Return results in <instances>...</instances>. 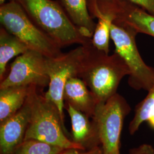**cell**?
Here are the masks:
<instances>
[{
    "instance_id": "6da1fadb",
    "label": "cell",
    "mask_w": 154,
    "mask_h": 154,
    "mask_svg": "<svg viewBox=\"0 0 154 154\" xmlns=\"http://www.w3.org/2000/svg\"><path fill=\"white\" fill-rule=\"evenodd\" d=\"M83 45L85 54L78 77L86 84L97 103H103L117 93L122 79L130 75V69L116 51L109 55L94 46L91 39Z\"/></svg>"
},
{
    "instance_id": "7a4b0ae2",
    "label": "cell",
    "mask_w": 154,
    "mask_h": 154,
    "mask_svg": "<svg viewBox=\"0 0 154 154\" xmlns=\"http://www.w3.org/2000/svg\"><path fill=\"white\" fill-rule=\"evenodd\" d=\"M35 86H29L26 100L30 109V119L24 140L35 139L59 146L65 149L83 150L82 145L66 137L62 128L63 123L57 107L46 98Z\"/></svg>"
},
{
    "instance_id": "3957f363",
    "label": "cell",
    "mask_w": 154,
    "mask_h": 154,
    "mask_svg": "<svg viewBox=\"0 0 154 154\" xmlns=\"http://www.w3.org/2000/svg\"><path fill=\"white\" fill-rule=\"evenodd\" d=\"M24 9L31 21L61 48L85 44L83 36L58 1L54 0H14Z\"/></svg>"
},
{
    "instance_id": "277c9868",
    "label": "cell",
    "mask_w": 154,
    "mask_h": 154,
    "mask_svg": "<svg viewBox=\"0 0 154 154\" xmlns=\"http://www.w3.org/2000/svg\"><path fill=\"white\" fill-rule=\"evenodd\" d=\"M0 22L1 26L20 39L29 49L48 58H57L63 54L61 47L31 21L16 1L9 0L1 5Z\"/></svg>"
},
{
    "instance_id": "5b68a950",
    "label": "cell",
    "mask_w": 154,
    "mask_h": 154,
    "mask_svg": "<svg viewBox=\"0 0 154 154\" xmlns=\"http://www.w3.org/2000/svg\"><path fill=\"white\" fill-rule=\"evenodd\" d=\"M138 34L135 29L124 23L112 22L111 26L110 36L115 51L130 69L129 86L136 90L149 91L154 86V68L144 62L138 51L136 42Z\"/></svg>"
},
{
    "instance_id": "8992f818",
    "label": "cell",
    "mask_w": 154,
    "mask_h": 154,
    "mask_svg": "<svg viewBox=\"0 0 154 154\" xmlns=\"http://www.w3.org/2000/svg\"><path fill=\"white\" fill-rule=\"evenodd\" d=\"M131 107L126 100L116 93L103 103H98L93 114L94 126L103 154H121L120 140L125 118Z\"/></svg>"
},
{
    "instance_id": "52a82bcc",
    "label": "cell",
    "mask_w": 154,
    "mask_h": 154,
    "mask_svg": "<svg viewBox=\"0 0 154 154\" xmlns=\"http://www.w3.org/2000/svg\"><path fill=\"white\" fill-rule=\"evenodd\" d=\"M85 54V48L83 45H81L58 57L47 58V71L50 83L45 97L56 106L63 123L65 86L69 78L78 77Z\"/></svg>"
},
{
    "instance_id": "ba28073f",
    "label": "cell",
    "mask_w": 154,
    "mask_h": 154,
    "mask_svg": "<svg viewBox=\"0 0 154 154\" xmlns=\"http://www.w3.org/2000/svg\"><path fill=\"white\" fill-rule=\"evenodd\" d=\"M89 11H97L110 17L112 22L126 24L154 37V16L129 0H88Z\"/></svg>"
},
{
    "instance_id": "9c48e42d",
    "label": "cell",
    "mask_w": 154,
    "mask_h": 154,
    "mask_svg": "<svg viewBox=\"0 0 154 154\" xmlns=\"http://www.w3.org/2000/svg\"><path fill=\"white\" fill-rule=\"evenodd\" d=\"M47 58L30 49L17 56L11 65L9 74L1 81L0 88L15 86H35L39 88L49 86Z\"/></svg>"
},
{
    "instance_id": "30bf717a",
    "label": "cell",
    "mask_w": 154,
    "mask_h": 154,
    "mask_svg": "<svg viewBox=\"0 0 154 154\" xmlns=\"http://www.w3.org/2000/svg\"><path fill=\"white\" fill-rule=\"evenodd\" d=\"M30 119L26 101L15 114L1 123L0 149L1 154H13L24 140Z\"/></svg>"
},
{
    "instance_id": "8fae6325",
    "label": "cell",
    "mask_w": 154,
    "mask_h": 154,
    "mask_svg": "<svg viewBox=\"0 0 154 154\" xmlns=\"http://www.w3.org/2000/svg\"><path fill=\"white\" fill-rule=\"evenodd\" d=\"M63 100L76 110L86 115L93 116L97 102L93 94L82 79L69 78L65 86Z\"/></svg>"
},
{
    "instance_id": "7c38bea8",
    "label": "cell",
    "mask_w": 154,
    "mask_h": 154,
    "mask_svg": "<svg viewBox=\"0 0 154 154\" xmlns=\"http://www.w3.org/2000/svg\"><path fill=\"white\" fill-rule=\"evenodd\" d=\"M83 36L92 38L97 23L88 11V0H57Z\"/></svg>"
},
{
    "instance_id": "4fadbf2b",
    "label": "cell",
    "mask_w": 154,
    "mask_h": 154,
    "mask_svg": "<svg viewBox=\"0 0 154 154\" xmlns=\"http://www.w3.org/2000/svg\"><path fill=\"white\" fill-rule=\"evenodd\" d=\"M29 87L15 86L0 88V122L15 114L25 104Z\"/></svg>"
},
{
    "instance_id": "5bb4252c",
    "label": "cell",
    "mask_w": 154,
    "mask_h": 154,
    "mask_svg": "<svg viewBox=\"0 0 154 154\" xmlns=\"http://www.w3.org/2000/svg\"><path fill=\"white\" fill-rule=\"evenodd\" d=\"M29 49L14 35L5 29L0 28V79L5 78L8 63L13 58L19 56Z\"/></svg>"
},
{
    "instance_id": "9a60e30c",
    "label": "cell",
    "mask_w": 154,
    "mask_h": 154,
    "mask_svg": "<svg viewBox=\"0 0 154 154\" xmlns=\"http://www.w3.org/2000/svg\"><path fill=\"white\" fill-rule=\"evenodd\" d=\"M66 110L72 122L73 142L82 145L83 143L86 142L89 138L93 137V136L98 138L95 128L93 130L87 115L76 110L69 104H67Z\"/></svg>"
},
{
    "instance_id": "2e32d148",
    "label": "cell",
    "mask_w": 154,
    "mask_h": 154,
    "mask_svg": "<svg viewBox=\"0 0 154 154\" xmlns=\"http://www.w3.org/2000/svg\"><path fill=\"white\" fill-rule=\"evenodd\" d=\"M90 14L93 18H97L98 21L91 38L92 44L97 49L109 54L110 29L112 21L110 17L98 11H90Z\"/></svg>"
},
{
    "instance_id": "e0dca14e",
    "label": "cell",
    "mask_w": 154,
    "mask_h": 154,
    "mask_svg": "<svg viewBox=\"0 0 154 154\" xmlns=\"http://www.w3.org/2000/svg\"><path fill=\"white\" fill-rule=\"evenodd\" d=\"M154 112V86L148 91V94L137 105L134 116L129 125V132L134 135L137 132L143 122H147Z\"/></svg>"
},
{
    "instance_id": "ac0fdd59",
    "label": "cell",
    "mask_w": 154,
    "mask_h": 154,
    "mask_svg": "<svg viewBox=\"0 0 154 154\" xmlns=\"http://www.w3.org/2000/svg\"><path fill=\"white\" fill-rule=\"evenodd\" d=\"M65 149L35 139H25L13 154H60Z\"/></svg>"
},
{
    "instance_id": "d6986e66",
    "label": "cell",
    "mask_w": 154,
    "mask_h": 154,
    "mask_svg": "<svg viewBox=\"0 0 154 154\" xmlns=\"http://www.w3.org/2000/svg\"><path fill=\"white\" fill-rule=\"evenodd\" d=\"M128 154H154V147L151 144L144 143L130 149Z\"/></svg>"
},
{
    "instance_id": "ffe728a7",
    "label": "cell",
    "mask_w": 154,
    "mask_h": 154,
    "mask_svg": "<svg viewBox=\"0 0 154 154\" xmlns=\"http://www.w3.org/2000/svg\"><path fill=\"white\" fill-rule=\"evenodd\" d=\"M154 16V0H129Z\"/></svg>"
},
{
    "instance_id": "44dd1931",
    "label": "cell",
    "mask_w": 154,
    "mask_h": 154,
    "mask_svg": "<svg viewBox=\"0 0 154 154\" xmlns=\"http://www.w3.org/2000/svg\"><path fill=\"white\" fill-rule=\"evenodd\" d=\"M81 149H66L60 154H103L102 149L98 146H94L93 148L90 149L88 151L81 152Z\"/></svg>"
},
{
    "instance_id": "7402d4cb",
    "label": "cell",
    "mask_w": 154,
    "mask_h": 154,
    "mask_svg": "<svg viewBox=\"0 0 154 154\" xmlns=\"http://www.w3.org/2000/svg\"><path fill=\"white\" fill-rule=\"evenodd\" d=\"M147 122H148V123H149V125L150 126V127L154 129V112L149 117V118Z\"/></svg>"
},
{
    "instance_id": "603a6c76",
    "label": "cell",
    "mask_w": 154,
    "mask_h": 154,
    "mask_svg": "<svg viewBox=\"0 0 154 154\" xmlns=\"http://www.w3.org/2000/svg\"><path fill=\"white\" fill-rule=\"evenodd\" d=\"M6 0H0V5H3L5 3Z\"/></svg>"
}]
</instances>
